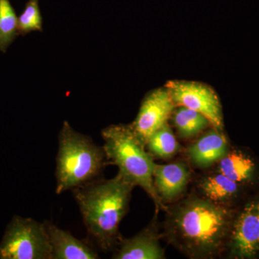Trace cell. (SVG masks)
I'll return each instance as SVG.
<instances>
[{"label":"cell","instance_id":"cell-1","mask_svg":"<svg viewBox=\"0 0 259 259\" xmlns=\"http://www.w3.org/2000/svg\"><path fill=\"white\" fill-rule=\"evenodd\" d=\"M232 226L231 211L225 206L206 198H190L170 213L167 238L190 258H212L224 248Z\"/></svg>","mask_w":259,"mask_h":259},{"label":"cell","instance_id":"cell-14","mask_svg":"<svg viewBox=\"0 0 259 259\" xmlns=\"http://www.w3.org/2000/svg\"><path fill=\"white\" fill-rule=\"evenodd\" d=\"M254 168L253 161L240 153H227L220 162V172L236 182L250 180Z\"/></svg>","mask_w":259,"mask_h":259},{"label":"cell","instance_id":"cell-4","mask_svg":"<svg viewBox=\"0 0 259 259\" xmlns=\"http://www.w3.org/2000/svg\"><path fill=\"white\" fill-rule=\"evenodd\" d=\"M105 141L103 149L107 160L118 167L121 176L136 187L145 190L153 199L156 212L164 209L153 182L155 166L152 154L146 150V144L139 139L131 125H110L102 130Z\"/></svg>","mask_w":259,"mask_h":259},{"label":"cell","instance_id":"cell-3","mask_svg":"<svg viewBox=\"0 0 259 259\" xmlns=\"http://www.w3.org/2000/svg\"><path fill=\"white\" fill-rule=\"evenodd\" d=\"M103 147L64 121L59 134L56 193L60 194L99 180L106 164Z\"/></svg>","mask_w":259,"mask_h":259},{"label":"cell","instance_id":"cell-13","mask_svg":"<svg viewBox=\"0 0 259 259\" xmlns=\"http://www.w3.org/2000/svg\"><path fill=\"white\" fill-rule=\"evenodd\" d=\"M200 189L206 199L221 203L230 199L236 194L238 185L220 172L202 181Z\"/></svg>","mask_w":259,"mask_h":259},{"label":"cell","instance_id":"cell-11","mask_svg":"<svg viewBox=\"0 0 259 259\" xmlns=\"http://www.w3.org/2000/svg\"><path fill=\"white\" fill-rule=\"evenodd\" d=\"M190 172L180 162L158 165L153 172V182L158 195L162 199L172 200L177 198L186 188Z\"/></svg>","mask_w":259,"mask_h":259},{"label":"cell","instance_id":"cell-15","mask_svg":"<svg viewBox=\"0 0 259 259\" xmlns=\"http://www.w3.org/2000/svg\"><path fill=\"white\" fill-rule=\"evenodd\" d=\"M174 121L179 134L185 139L194 137L211 124L200 112L183 106L175 112Z\"/></svg>","mask_w":259,"mask_h":259},{"label":"cell","instance_id":"cell-17","mask_svg":"<svg viewBox=\"0 0 259 259\" xmlns=\"http://www.w3.org/2000/svg\"><path fill=\"white\" fill-rule=\"evenodd\" d=\"M146 146L151 154L161 158L171 157L180 149V144L168 124L156 131L148 140Z\"/></svg>","mask_w":259,"mask_h":259},{"label":"cell","instance_id":"cell-2","mask_svg":"<svg viewBox=\"0 0 259 259\" xmlns=\"http://www.w3.org/2000/svg\"><path fill=\"white\" fill-rule=\"evenodd\" d=\"M134 187L117 174L110 180L99 179L71 190L89 236L104 251L120 241L119 227L128 210Z\"/></svg>","mask_w":259,"mask_h":259},{"label":"cell","instance_id":"cell-8","mask_svg":"<svg viewBox=\"0 0 259 259\" xmlns=\"http://www.w3.org/2000/svg\"><path fill=\"white\" fill-rule=\"evenodd\" d=\"M174 107L175 102L167 89L154 90L145 97L137 117L130 125L146 144L156 131L167 124Z\"/></svg>","mask_w":259,"mask_h":259},{"label":"cell","instance_id":"cell-10","mask_svg":"<svg viewBox=\"0 0 259 259\" xmlns=\"http://www.w3.org/2000/svg\"><path fill=\"white\" fill-rule=\"evenodd\" d=\"M158 231L153 224L131 238L119 241V247L112 255L115 259H163L164 251L158 241Z\"/></svg>","mask_w":259,"mask_h":259},{"label":"cell","instance_id":"cell-12","mask_svg":"<svg viewBox=\"0 0 259 259\" xmlns=\"http://www.w3.org/2000/svg\"><path fill=\"white\" fill-rule=\"evenodd\" d=\"M228 153V142L219 130L206 133L189 148L190 159L197 166L206 167L219 161Z\"/></svg>","mask_w":259,"mask_h":259},{"label":"cell","instance_id":"cell-9","mask_svg":"<svg viewBox=\"0 0 259 259\" xmlns=\"http://www.w3.org/2000/svg\"><path fill=\"white\" fill-rule=\"evenodd\" d=\"M44 224L50 242L52 259L99 258L96 250L86 241L78 239L51 221H45Z\"/></svg>","mask_w":259,"mask_h":259},{"label":"cell","instance_id":"cell-5","mask_svg":"<svg viewBox=\"0 0 259 259\" xmlns=\"http://www.w3.org/2000/svg\"><path fill=\"white\" fill-rule=\"evenodd\" d=\"M0 259H52L44 223L13 216L0 243Z\"/></svg>","mask_w":259,"mask_h":259},{"label":"cell","instance_id":"cell-18","mask_svg":"<svg viewBox=\"0 0 259 259\" xmlns=\"http://www.w3.org/2000/svg\"><path fill=\"white\" fill-rule=\"evenodd\" d=\"M19 35L24 36L33 31H42V18L38 0H29L18 18Z\"/></svg>","mask_w":259,"mask_h":259},{"label":"cell","instance_id":"cell-7","mask_svg":"<svg viewBox=\"0 0 259 259\" xmlns=\"http://www.w3.org/2000/svg\"><path fill=\"white\" fill-rule=\"evenodd\" d=\"M230 245L236 258H253L259 255V198L245 206L233 223Z\"/></svg>","mask_w":259,"mask_h":259},{"label":"cell","instance_id":"cell-6","mask_svg":"<svg viewBox=\"0 0 259 259\" xmlns=\"http://www.w3.org/2000/svg\"><path fill=\"white\" fill-rule=\"evenodd\" d=\"M166 89L175 104L200 112L214 128H223L221 104L212 89L202 83L182 81H169Z\"/></svg>","mask_w":259,"mask_h":259},{"label":"cell","instance_id":"cell-16","mask_svg":"<svg viewBox=\"0 0 259 259\" xmlns=\"http://www.w3.org/2000/svg\"><path fill=\"white\" fill-rule=\"evenodd\" d=\"M19 35L18 18L9 0H0V51L6 53Z\"/></svg>","mask_w":259,"mask_h":259}]
</instances>
